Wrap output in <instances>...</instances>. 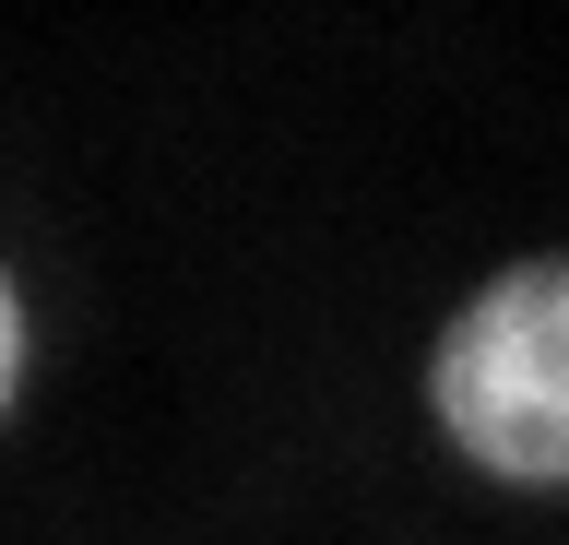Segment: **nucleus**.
<instances>
[{"mask_svg": "<svg viewBox=\"0 0 569 545\" xmlns=\"http://www.w3.org/2000/svg\"><path fill=\"white\" fill-rule=\"evenodd\" d=\"M439 427L487 474L569 486V261L498 273L439 344Z\"/></svg>", "mask_w": 569, "mask_h": 545, "instance_id": "1", "label": "nucleus"}, {"mask_svg": "<svg viewBox=\"0 0 569 545\" xmlns=\"http://www.w3.org/2000/svg\"><path fill=\"white\" fill-rule=\"evenodd\" d=\"M12 367H24V309H12V285H0V403H12Z\"/></svg>", "mask_w": 569, "mask_h": 545, "instance_id": "2", "label": "nucleus"}]
</instances>
